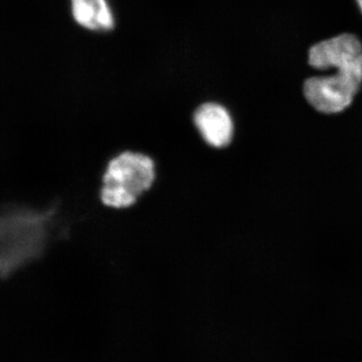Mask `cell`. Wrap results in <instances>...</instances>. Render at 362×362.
<instances>
[{"instance_id": "5b68a950", "label": "cell", "mask_w": 362, "mask_h": 362, "mask_svg": "<svg viewBox=\"0 0 362 362\" xmlns=\"http://www.w3.org/2000/svg\"><path fill=\"white\" fill-rule=\"evenodd\" d=\"M357 4H358L359 8H361L362 13V0H356Z\"/></svg>"}, {"instance_id": "277c9868", "label": "cell", "mask_w": 362, "mask_h": 362, "mask_svg": "<svg viewBox=\"0 0 362 362\" xmlns=\"http://www.w3.org/2000/svg\"><path fill=\"white\" fill-rule=\"evenodd\" d=\"M71 13L78 25L90 30H111L115 25L106 0H71Z\"/></svg>"}, {"instance_id": "3957f363", "label": "cell", "mask_w": 362, "mask_h": 362, "mask_svg": "<svg viewBox=\"0 0 362 362\" xmlns=\"http://www.w3.org/2000/svg\"><path fill=\"white\" fill-rule=\"evenodd\" d=\"M194 124L204 141L216 148L228 146L233 136L232 117L220 104L202 105L194 113Z\"/></svg>"}, {"instance_id": "7a4b0ae2", "label": "cell", "mask_w": 362, "mask_h": 362, "mask_svg": "<svg viewBox=\"0 0 362 362\" xmlns=\"http://www.w3.org/2000/svg\"><path fill=\"white\" fill-rule=\"evenodd\" d=\"M156 165L149 156L123 152L114 157L103 176L101 201L113 209H127L153 185Z\"/></svg>"}, {"instance_id": "6da1fadb", "label": "cell", "mask_w": 362, "mask_h": 362, "mask_svg": "<svg viewBox=\"0 0 362 362\" xmlns=\"http://www.w3.org/2000/svg\"><path fill=\"white\" fill-rule=\"evenodd\" d=\"M316 70L337 69L334 75L305 81L308 103L321 113H339L351 104L362 84V45L356 35L343 33L322 40L309 51Z\"/></svg>"}]
</instances>
